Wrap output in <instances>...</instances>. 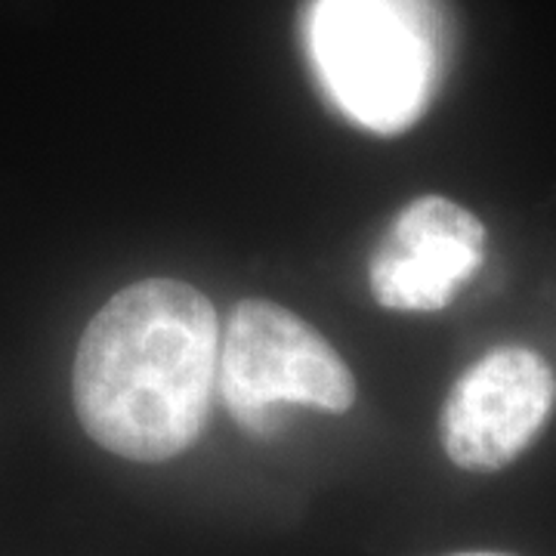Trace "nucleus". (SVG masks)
<instances>
[{
	"instance_id": "nucleus-1",
	"label": "nucleus",
	"mask_w": 556,
	"mask_h": 556,
	"mask_svg": "<svg viewBox=\"0 0 556 556\" xmlns=\"http://www.w3.org/2000/svg\"><path fill=\"white\" fill-rule=\"evenodd\" d=\"M219 318L199 288L146 278L90 318L72 399L80 427L112 455L159 464L207 424L219 375Z\"/></svg>"
},
{
	"instance_id": "nucleus-2",
	"label": "nucleus",
	"mask_w": 556,
	"mask_h": 556,
	"mask_svg": "<svg viewBox=\"0 0 556 556\" xmlns=\"http://www.w3.org/2000/svg\"><path fill=\"white\" fill-rule=\"evenodd\" d=\"M306 47L328 100L358 127L390 137L437 97L445 22L437 0H313Z\"/></svg>"
},
{
	"instance_id": "nucleus-3",
	"label": "nucleus",
	"mask_w": 556,
	"mask_h": 556,
	"mask_svg": "<svg viewBox=\"0 0 556 556\" xmlns=\"http://www.w3.org/2000/svg\"><path fill=\"white\" fill-rule=\"evenodd\" d=\"M217 393L236 424L254 437L281 427V405L346 412L356 380L313 325L269 300H241L219 340Z\"/></svg>"
},
{
	"instance_id": "nucleus-4",
	"label": "nucleus",
	"mask_w": 556,
	"mask_h": 556,
	"mask_svg": "<svg viewBox=\"0 0 556 556\" xmlns=\"http://www.w3.org/2000/svg\"><path fill=\"white\" fill-rule=\"evenodd\" d=\"M556 378L547 358L517 343L473 362L445 399L442 445L460 470L495 473L514 464L554 412Z\"/></svg>"
},
{
	"instance_id": "nucleus-5",
	"label": "nucleus",
	"mask_w": 556,
	"mask_h": 556,
	"mask_svg": "<svg viewBox=\"0 0 556 556\" xmlns=\"http://www.w3.org/2000/svg\"><path fill=\"white\" fill-rule=\"evenodd\" d=\"M485 260V226L445 195L408 201L368 263L380 306L396 313H437L477 276Z\"/></svg>"
},
{
	"instance_id": "nucleus-6",
	"label": "nucleus",
	"mask_w": 556,
	"mask_h": 556,
	"mask_svg": "<svg viewBox=\"0 0 556 556\" xmlns=\"http://www.w3.org/2000/svg\"><path fill=\"white\" fill-rule=\"evenodd\" d=\"M452 556H507V554H489V551H473V554H452Z\"/></svg>"
}]
</instances>
